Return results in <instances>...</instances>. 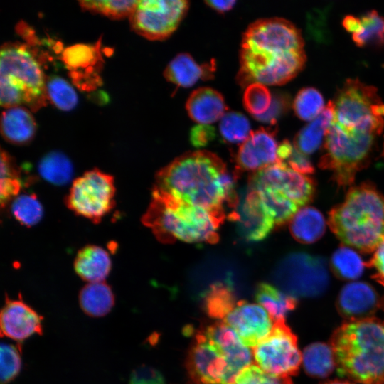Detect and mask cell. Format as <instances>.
<instances>
[{
	"label": "cell",
	"instance_id": "1",
	"mask_svg": "<svg viewBox=\"0 0 384 384\" xmlns=\"http://www.w3.org/2000/svg\"><path fill=\"white\" fill-rule=\"evenodd\" d=\"M304 46L299 29L288 20L270 18L252 23L242 38L239 84L245 87L252 83L285 84L306 63Z\"/></svg>",
	"mask_w": 384,
	"mask_h": 384
},
{
	"label": "cell",
	"instance_id": "2",
	"mask_svg": "<svg viewBox=\"0 0 384 384\" xmlns=\"http://www.w3.org/2000/svg\"><path fill=\"white\" fill-rule=\"evenodd\" d=\"M153 189L191 205L225 215V203L233 207L238 194L235 176L215 154L205 150L188 152L156 175Z\"/></svg>",
	"mask_w": 384,
	"mask_h": 384
},
{
	"label": "cell",
	"instance_id": "3",
	"mask_svg": "<svg viewBox=\"0 0 384 384\" xmlns=\"http://www.w3.org/2000/svg\"><path fill=\"white\" fill-rule=\"evenodd\" d=\"M330 345L340 375L361 384H384V321H346Z\"/></svg>",
	"mask_w": 384,
	"mask_h": 384
},
{
	"label": "cell",
	"instance_id": "4",
	"mask_svg": "<svg viewBox=\"0 0 384 384\" xmlns=\"http://www.w3.org/2000/svg\"><path fill=\"white\" fill-rule=\"evenodd\" d=\"M328 224L343 244L374 252L384 238V196L370 183L351 187L329 213Z\"/></svg>",
	"mask_w": 384,
	"mask_h": 384
},
{
	"label": "cell",
	"instance_id": "5",
	"mask_svg": "<svg viewBox=\"0 0 384 384\" xmlns=\"http://www.w3.org/2000/svg\"><path fill=\"white\" fill-rule=\"evenodd\" d=\"M225 215L191 205L153 189L152 199L142 223L163 243L176 240L215 243Z\"/></svg>",
	"mask_w": 384,
	"mask_h": 384
},
{
	"label": "cell",
	"instance_id": "6",
	"mask_svg": "<svg viewBox=\"0 0 384 384\" xmlns=\"http://www.w3.org/2000/svg\"><path fill=\"white\" fill-rule=\"evenodd\" d=\"M46 81L40 63L28 45L6 43L0 53V102L5 108L46 105Z\"/></svg>",
	"mask_w": 384,
	"mask_h": 384
},
{
	"label": "cell",
	"instance_id": "7",
	"mask_svg": "<svg viewBox=\"0 0 384 384\" xmlns=\"http://www.w3.org/2000/svg\"><path fill=\"white\" fill-rule=\"evenodd\" d=\"M331 125L356 137H378L384 128V103L376 88L348 79L336 94Z\"/></svg>",
	"mask_w": 384,
	"mask_h": 384
},
{
	"label": "cell",
	"instance_id": "8",
	"mask_svg": "<svg viewBox=\"0 0 384 384\" xmlns=\"http://www.w3.org/2000/svg\"><path fill=\"white\" fill-rule=\"evenodd\" d=\"M274 279L283 292L295 298L320 296L329 284L325 259L304 252L286 255L277 265Z\"/></svg>",
	"mask_w": 384,
	"mask_h": 384
},
{
	"label": "cell",
	"instance_id": "9",
	"mask_svg": "<svg viewBox=\"0 0 384 384\" xmlns=\"http://www.w3.org/2000/svg\"><path fill=\"white\" fill-rule=\"evenodd\" d=\"M114 196L113 176L94 169L73 182L65 202L76 215L97 223L114 207Z\"/></svg>",
	"mask_w": 384,
	"mask_h": 384
},
{
	"label": "cell",
	"instance_id": "10",
	"mask_svg": "<svg viewBox=\"0 0 384 384\" xmlns=\"http://www.w3.org/2000/svg\"><path fill=\"white\" fill-rule=\"evenodd\" d=\"M252 354L259 367L277 377L296 375L302 361L297 336L285 319L274 322L270 334L252 348Z\"/></svg>",
	"mask_w": 384,
	"mask_h": 384
},
{
	"label": "cell",
	"instance_id": "11",
	"mask_svg": "<svg viewBox=\"0 0 384 384\" xmlns=\"http://www.w3.org/2000/svg\"><path fill=\"white\" fill-rule=\"evenodd\" d=\"M188 6L185 0L138 1L129 17L132 28L149 40L165 39L177 28Z\"/></svg>",
	"mask_w": 384,
	"mask_h": 384
},
{
	"label": "cell",
	"instance_id": "12",
	"mask_svg": "<svg viewBox=\"0 0 384 384\" xmlns=\"http://www.w3.org/2000/svg\"><path fill=\"white\" fill-rule=\"evenodd\" d=\"M186 368L193 384H235L225 357L202 331L189 349Z\"/></svg>",
	"mask_w": 384,
	"mask_h": 384
},
{
	"label": "cell",
	"instance_id": "13",
	"mask_svg": "<svg viewBox=\"0 0 384 384\" xmlns=\"http://www.w3.org/2000/svg\"><path fill=\"white\" fill-rule=\"evenodd\" d=\"M249 183L272 188L299 208L309 203L315 193V184L311 178L279 162L255 172Z\"/></svg>",
	"mask_w": 384,
	"mask_h": 384
},
{
	"label": "cell",
	"instance_id": "14",
	"mask_svg": "<svg viewBox=\"0 0 384 384\" xmlns=\"http://www.w3.org/2000/svg\"><path fill=\"white\" fill-rule=\"evenodd\" d=\"M233 208L228 218L235 222L238 233L247 241L265 239L276 225L257 193L250 187L238 195Z\"/></svg>",
	"mask_w": 384,
	"mask_h": 384
},
{
	"label": "cell",
	"instance_id": "15",
	"mask_svg": "<svg viewBox=\"0 0 384 384\" xmlns=\"http://www.w3.org/2000/svg\"><path fill=\"white\" fill-rule=\"evenodd\" d=\"M238 335L242 342L252 348L271 332L274 321L260 304L238 301L223 320Z\"/></svg>",
	"mask_w": 384,
	"mask_h": 384
},
{
	"label": "cell",
	"instance_id": "16",
	"mask_svg": "<svg viewBox=\"0 0 384 384\" xmlns=\"http://www.w3.org/2000/svg\"><path fill=\"white\" fill-rule=\"evenodd\" d=\"M43 316L24 302L21 296L11 299L6 295L0 314L1 336L21 342L33 334L41 335Z\"/></svg>",
	"mask_w": 384,
	"mask_h": 384
},
{
	"label": "cell",
	"instance_id": "17",
	"mask_svg": "<svg viewBox=\"0 0 384 384\" xmlns=\"http://www.w3.org/2000/svg\"><path fill=\"white\" fill-rule=\"evenodd\" d=\"M274 130L261 127L252 131L236 156L240 170L257 172L278 162Z\"/></svg>",
	"mask_w": 384,
	"mask_h": 384
},
{
	"label": "cell",
	"instance_id": "18",
	"mask_svg": "<svg viewBox=\"0 0 384 384\" xmlns=\"http://www.w3.org/2000/svg\"><path fill=\"white\" fill-rule=\"evenodd\" d=\"M225 357L233 376L252 364L253 354L237 333L224 321H217L202 331Z\"/></svg>",
	"mask_w": 384,
	"mask_h": 384
},
{
	"label": "cell",
	"instance_id": "19",
	"mask_svg": "<svg viewBox=\"0 0 384 384\" xmlns=\"http://www.w3.org/2000/svg\"><path fill=\"white\" fill-rule=\"evenodd\" d=\"M380 305L375 289L363 282H350L340 291L336 307L347 321L372 318Z\"/></svg>",
	"mask_w": 384,
	"mask_h": 384
},
{
	"label": "cell",
	"instance_id": "20",
	"mask_svg": "<svg viewBox=\"0 0 384 384\" xmlns=\"http://www.w3.org/2000/svg\"><path fill=\"white\" fill-rule=\"evenodd\" d=\"M99 46L76 44L63 52V61L70 70L73 81L85 89H92L97 84V76L93 72L94 66L102 60Z\"/></svg>",
	"mask_w": 384,
	"mask_h": 384
},
{
	"label": "cell",
	"instance_id": "21",
	"mask_svg": "<svg viewBox=\"0 0 384 384\" xmlns=\"http://www.w3.org/2000/svg\"><path fill=\"white\" fill-rule=\"evenodd\" d=\"M186 108L191 119L201 124H210L220 120L225 114L223 95L210 87H200L189 95Z\"/></svg>",
	"mask_w": 384,
	"mask_h": 384
},
{
	"label": "cell",
	"instance_id": "22",
	"mask_svg": "<svg viewBox=\"0 0 384 384\" xmlns=\"http://www.w3.org/2000/svg\"><path fill=\"white\" fill-rule=\"evenodd\" d=\"M36 132V123L31 112L23 106L7 108L2 112L1 133L9 143H29Z\"/></svg>",
	"mask_w": 384,
	"mask_h": 384
},
{
	"label": "cell",
	"instance_id": "23",
	"mask_svg": "<svg viewBox=\"0 0 384 384\" xmlns=\"http://www.w3.org/2000/svg\"><path fill=\"white\" fill-rule=\"evenodd\" d=\"M112 267L110 257L102 247L94 245H86L80 249L74 261L77 274L89 282H103L109 274Z\"/></svg>",
	"mask_w": 384,
	"mask_h": 384
},
{
	"label": "cell",
	"instance_id": "24",
	"mask_svg": "<svg viewBox=\"0 0 384 384\" xmlns=\"http://www.w3.org/2000/svg\"><path fill=\"white\" fill-rule=\"evenodd\" d=\"M164 77L169 82L183 87H189L199 79L210 78L213 75L210 65H199L188 53H179L167 65Z\"/></svg>",
	"mask_w": 384,
	"mask_h": 384
},
{
	"label": "cell",
	"instance_id": "25",
	"mask_svg": "<svg viewBox=\"0 0 384 384\" xmlns=\"http://www.w3.org/2000/svg\"><path fill=\"white\" fill-rule=\"evenodd\" d=\"M334 117V105L329 101L323 111L296 135L294 146L305 155L315 152L321 146Z\"/></svg>",
	"mask_w": 384,
	"mask_h": 384
},
{
	"label": "cell",
	"instance_id": "26",
	"mask_svg": "<svg viewBox=\"0 0 384 384\" xmlns=\"http://www.w3.org/2000/svg\"><path fill=\"white\" fill-rule=\"evenodd\" d=\"M293 238L303 244L319 240L326 230V220L321 213L311 206L300 208L289 221Z\"/></svg>",
	"mask_w": 384,
	"mask_h": 384
},
{
	"label": "cell",
	"instance_id": "27",
	"mask_svg": "<svg viewBox=\"0 0 384 384\" xmlns=\"http://www.w3.org/2000/svg\"><path fill=\"white\" fill-rule=\"evenodd\" d=\"M82 310L90 316L101 317L107 314L114 305L111 287L103 282L88 283L79 294Z\"/></svg>",
	"mask_w": 384,
	"mask_h": 384
},
{
	"label": "cell",
	"instance_id": "28",
	"mask_svg": "<svg viewBox=\"0 0 384 384\" xmlns=\"http://www.w3.org/2000/svg\"><path fill=\"white\" fill-rule=\"evenodd\" d=\"M255 299L270 316L272 321L284 319L285 316L297 306V298L285 293L267 282H262L257 287Z\"/></svg>",
	"mask_w": 384,
	"mask_h": 384
},
{
	"label": "cell",
	"instance_id": "29",
	"mask_svg": "<svg viewBox=\"0 0 384 384\" xmlns=\"http://www.w3.org/2000/svg\"><path fill=\"white\" fill-rule=\"evenodd\" d=\"M248 187L257 193L276 225L289 222L300 208L292 201L272 188L251 184Z\"/></svg>",
	"mask_w": 384,
	"mask_h": 384
},
{
	"label": "cell",
	"instance_id": "30",
	"mask_svg": "<svg viewBox=\"0 0 384 384\" xmlns=\"http://www.w3.org/2000/svg\"><path fill=\"white\" fill-rule=\"evenodd\" d=\"M302 356L304 370L312 377H327L336 366L331 345L322 342H316L307 346Z\"/></svg>",
	"mask_w": 384,
	"mask_h": 384
},
{
	"label": "cell",
	"instance_id": "31",
	"mask_svg": "<svg viewBox=\"0 0 384 384\" xmlns=\"http://www.w3.org/2000/svg\"><path fill=\"white\" fill-rule=\"evenodd\" d=\"M38 171L46 181L57 186L68 183L73 175L71 161L64 154L58 151L46 154L38 163Z\"/></svg>",
	"mask_w": 384,
	"mask_h": 384
},
{
	"label": "cell",
	"instance_id": "32",
	"mask_svg": "<svg viewBox=\"0 0 384 384\" xmlns=\"http://www.w3.org/2000/svg\"><path fill=\"white\" fill-rule=\"evenodd\" d=\"M21 170L10 154L1 151L0 198L1 207L17 197L23 188Z\"/></svg>",
	"mask_w": 384,
	"mask_h": 384
},
{
	"label": "cell",
	"instance_id": "33",
	"mask_svg": "<svg viewBox=\"0 0 384 384\" xmlns=\"http://www.w3.org/2000/svg\"><path fill=\"white\" fill-rule=\"evenodd\" d=\"M358 30L352 34L354 43L359 47L384 46V16L376 11L366 12L360 18Z\"/></svg>",
	"mask_w": 384,
	"mask_h": 384
},
{
	"label": "cell",
	"instance_id": "34",
	"mask_svg": "<svg viewBox=\"0 0 384 384\" xmlns=\"http://www.w3.org/2000/svg\"><path fill=\"white\" fill-rule=\"evenodd\" d=\"M365 265L355 250L345 245L336 249L331 258L332 272L338 278L343 280H353L360 277Z\"/></svg>",
	"mask_w": 384,
	"mask_h": 384
},
{
	"label": "cell",
	"instance_id": "35",
	"mask_svg": "<svg viewBox=\"0 0 384 384\" xmlns=\"http://www.w3.org/2000/svg\"><path fill=\"white\" fill-rule=\"evenodd\" d=\"M237 302L233 290L227 285L215 284L210 287L205 296V310L211 318L223 320Z\"/></svg>",
	"mask_w": 384,
	"mask_h": 384
},
{
	"label": "cell",
	"instance_id": "36",
	"mask_svg": "<svg viewBox=\"0 0 384 384\" xmlns=\"http://www.w3.org/2000/svg\"><path fill=\"white\" fill-rule=\"evenodd\" d=\"M47 98L58 109L73 110L78 104V95L73 87L60 76H51L46 81Z\"/></svg>",
	"mask_w": 384,
	"mask_h": 384
},
{
	"label": "cell",
	"instance_id": "37",
	"mask_svg": "<svg viewBox=\"0 0 384 384\" xmlns=\"http://www.w3.org/2000/svg\"><path fill=\"white\" fill-rule=\"evenodd\" d=\"M324 107L322 95L312 87L300 90L293 102V109L296 115L304 121L311 122L323 111Z\"/></svg>",
	"mask_w": 384,
	"mask_h": 384
},
{
	"label": "cell",
	"instance_id": "38",
	"mask_svg": "<svg viewBox=\"0 0 384 384\" xmlns=\"http://www.w3.org/2000/svg\"><path fill=\"white\" fill-rule=\"evenodd\" d=\"M11 210L16 220L27 227L37 224L43 213L42 205L33 193L18 195L13 200Z\"/></svg>",
	"mask_w": 384,
	"mask_h": 384
},
{
	"label": "cell",
	"instance_id": "39",
	"mask_svg": "<svg viewBox=\"0 0 384 384\" xmlns=\"http://www.w3.org/2000/svg\"><path fill=\"white\" fill-rule=\"evenodd\" d=\"M219 131L223 138L230 143H243L252 131L248 119L242 113L228 112L220 120Z\"/></svg>",
	"mask_w": 384,
	"mask_h": 384
},
{
	"label": "cell",
	"instance_id": "40",
	"mask_svg": "<svg viewBox=\"0 0 384 384\" xmlns=\"http://www.w3.org/2000/svg\"><path fill=\"white\" fill-rule=\"evenodd\" d=\"M138 1L127 0H91L81 1L82 9L90 12L102 14L113 19L130 17L135 9Z\"/></svg>",
	"mask_w": 384,
	"mask_h": 384
},
{
	"label": "cell",
	"instance_id": "41",
	"mask_svg": "<svg viewBox=\"0 0 384 384\" xmlns=\"http://www.w3.org/2000/svg\"><path fill=\"white\" fill-rule=\"evenodd\" d=\"M272 100V95L265 85L252 83L245 87L243 105L254 117L265 114L270 108Z\"/></svg>",
	"mask_w": 384,
	"mask_h": 384
},
{
	"label": "cell",
	"instance_id": "42",
	"mask_svg": "<svg viewBox=\"0 0 384 384\" xmlns=\"http://www.w3.org/2000/svg\"><path fill=\"white\" fill-rule=\"evenodd\" d=\"M21 347L2 343L1 344L0 380L8 384L13 380L21 369Z\"/></svg>",
	"mask_w": 384,
	"mask_h": 384
},
{
	"label": "cell",
	"instance_id": "43",
	"mask_svg": "<svg viewBox=\"0 0 384 384\" xmlns=\"http://www.w3.org/2000/svg\"><path fill=\"white\" fill-rule=\"evenodd\" d=\"M235 384H293L290 378L277 377L262 370L257 365L251 364L237 375Z\"/></svg>",
	"mask_w": 384,
	"mask_h": 384
},
{
	"label": "cell",
	"instance_id": "44",
	"mask_svg": "<svg viewBox=\"0 0 384 384\" xmlns=\"http://www.w3.org/2000/svg\"><path fill=\"white\" fill-rule=\"evenodd\" d=\"M129 384H165V380L157 369L142 365L132 372Z\"/></svg>",
	"mask_w": 384,
	"mask_h": 384
},
{
	"label": "cell",
	"instance_id": "45",
	"mask_svg": "<svg viewBox=\"0 0 384 384\" xmlns=\"http://www.w3.org/2000/svg\"><path fill=\"white\" fill-rule=\"evenodd\" d=\"M282 164L305 175L313 174L314 171V168L307 156L297 149L294 146L289 156Z\"/></svg>",
	"mask_w": 384,
	"mask_h": 384
},
{
	"label": "cell",
	"instance_id": "46",
	"mask_svg": "<svg viewBox=\"0 0 384 384\" xmlns=\"http://www.w3.org/2000/svg\"><path fill=\"white\" fill-rule=\"evenodd\" d=\"M215 137V130L210 124L194 126L190 132V142L196 148L206 146Z\"/></svg>",
	"mask_w": 384,
	"mask_h": 384
},
{
	"label": "cell",
	"instance_id": "47",
	"mask_svg": "<svg viewBox=\"0 0 384 384\" xmlns=\"http://www.w3.org/2000/svg\"><path fill=\"white\" fill-rule=\"evenodd\" d=\"M373 252L372 257L366 263V265L375 269V274L373 278L384 285V238Z\"/></svg>",
	"mask_w": 384,
	"mask_h": 384
},
{
	"label": "cell",
	"instance_id": "48",
	"mask_svg": "<svg viewBox=\"0 0 384 384\" xmlns=\"http://www.w3.org/2000/svg\"><path fill=\"white\" fill-rule=\"evenodd\" d=\"M287 100L284 96H277L272 99L268 110L263 114L255 117V119L264 122L274 123L277 118L283 113L287 107Z\"/></svg>",
	"mask_w": 384,
	"mask_h": 384
},
{
	"label": "cell",
	"instance_id": "49",
	"mask_svg": "<svg viewBox=\"0 0 384 384\" xmlns=\"http://www.w3.org/2000/svg\"><path fill=\"white\" fill-rule=\"evenodd\" d=\"M205 3L215 11L223 13L230 10L234 6L236 1L235 0H208L206 1Z\"/></svg>",
	"mask_w": 384,
	"mask_h": 384
},
{
	"label": "cell",
	"instance_id": "50",
	"mask_svg": "<svg viewBox=\"0 0 384 384\" xmlns=\"http://www.w3.org/2000/svg\"><path fill=\"white\" fill-rule=\"evenodd\" d=\"M342 24L347 31L353 34L358 30L361 20L359 17L348 15L343 19Z\"/></svg>",
	"mask_w": 384,
	"mask_h": 384
},
{
	"label": "cell",
	"instance_id": "51",
	"mask_svg": "<svg viewBox=\"0 0 384 384\" xmlns=\"http://www.w3.org/2000/svg\"><path fill=\"white\" fill-rule=\"evenodd\" d=\"M322 384H353V383L348 382V381H343V380H330L328 382H325Z\"/></svg>",
	"mask_w": 384,
	"mask_h": 384
},
{
	"label": "cell",
	"instance_id": "52",
	"mask_svg": "<svg viewBox=\"0 0 384 384\" xmlns=\"http://www.w3.org/2000/svg\"><path fill=\"white\" fill-rule=\"evenodd\" d=\"M382 156L384 158V142H383V146Z\"/></svg>",
	"mask_w": 384,
	"mask_h": 384
},
{
	"label": "cell",
	"instance_id": "53",
	"mask_svg": "<svg viewBox=\"0 0 384 384\" xmlns=\"http://www.w3.org/2000/svg\"><path fill=\"white\" fill-rule=\"evenodd\" d=\"M383 306H384V300H383Z\"/></svg>",
	"mask_w": 384,
	"mask_h": 384
}]
</instances>
